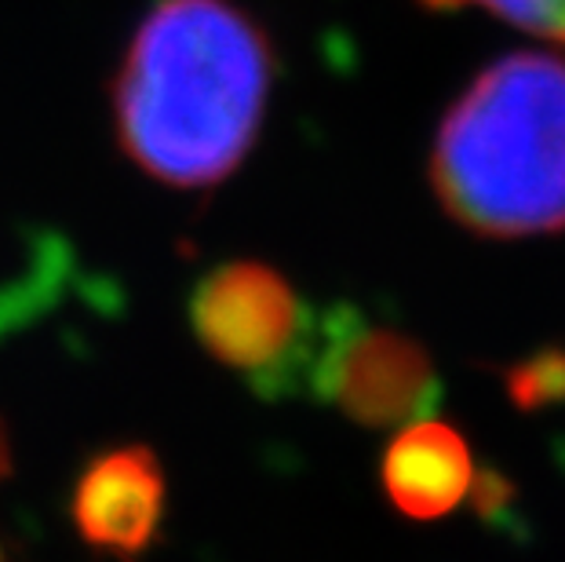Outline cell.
Wrapping results in <instances>:
<instances>
[{"label":"cell","mask_w":565,"mask_h":562,"mask_svg":"<svg viewBox=\"0 0 565 562\" xmlns=\"http://www.w3.org/2000/svg\"><path fill=\"white\" fill-rule=\"evenodd\" d=\"M274 47L237 0H153L110 88L114 136L139 172L204 190L256 147Z\"/></svg>","instance_id":"obj_1"},{"label":"cell","mask_w":565,"mask_h":562,"mask_svg":"<svg viewBox=\"0 0 565 562\" xmlns=\"http://www.w3.org/2000/svg\"><path fill=\"white\" fill-rule=\"evenodd\" d=\"M430 187L471 234L565 231V63L514 52L482 70L441 117Z\"/></svg>","instance_id":"obj_2"},{"label":"cell","mask_w":565,"mask_h":562,"mask_svg":"<svg viewBox=\"0 0 565 562\" xmlns=\"http://www.w3.org/2000/svg\"><path fill=\"white\" fill-rule=\"evenodd\" d=\"M190 326L215 362L245 373L267 399L303 384L315 310L270 263L231 259L212 267L190 296Z\"/></svg>","instance_id":"obj_3"},{"label":"cell","mask_w":565,"mask_h":562,"mask_svg":"<svg viewBox=\"0 0 565 562\" xmlns=\"http://www.w3.org/2000/svg\"><path fill=\"white\" fill-rule=\"evenodd\" d=\"M303 384L362 427L424 421L441 402L427 347L402 329L376 326L351 304L315 315Z\"/></svg>","instance_id":"obj_4"},{"label":"cell","mask_w":565,"mask_h":562,"mask_svg":"<svg viewBox=\"0 0 565 562\" xmlns=\"http://www.w3.org/2000/svg\"><path fill=\"white\" fill-rule=\"evenodd\" d=\"M168 483L158 453L142 442L103 449L77 475L70 519L84 544L136 562L158 541Z\"/></svg>","instance_id":"obj_5"},{"label":"cell","mask_w":565,"mask_h":562,"mask_svg":"<svg viewBox=\"0 0 565 562\" xmlns=\"http://www.w3.org/2000/svg\"><path fill=\"white\" fill-rule=\"evenodd\" d=\"M383 489L402 516L427 522L449 516L475 486V460L460 432L441 421H413L391 438L380 464Z\"/></svg>","instance_id":"obj_6"},{"label":"cell","mask_w":565,"mask_h":562,"mask_svg":"<svg viewBox=\"0 0 565 562\" xmlns=\"http://www.w3.org/2000/svg\"><path fill=\"white\" fill-rule=\"evenodd\" d=\"M503 388L508 399L522 413H540L551 405H565V351L547 347L503 369Z\"/></svg>","instance_id":"obj_7"},{"label":"cell","mask_w":565,"mask_h":562,"mask_svg":"<svg viewBox=\"0 0 565 562\" xmlns=\"http://www.w3.org/2000/svg\"><path fill=\"white\" fill-rule=\"evenodd\" d=\"M427 8L449 11V8H486L492 15L508 19L536 38L565 44V0H419Z\"/></svg>","instance_id":"obj_8"},{"label":"cell","mask_w":565,"mask_h":562,"mask_svg":"<svg viewBox=\"0 0 565 562\" xmlns=\"http://www.w3.org/2000/svg\"><path fill=\"white\" fill-rule=\"evenodd\" d=\"M11 475V442H8V427L0 421V483Z\"/></svg>","instance_id":"obj_9"},{"label":"cell","mask_w":565,"mask_h":562,"mask_svg":"<svg viewBox=\"0 0 565 562\" xmlns=\"http://www.w3.org/2000/svg\"><path fill=\"white\" fill-rule=\"evenodd\" d=\"M0 562H4V552H0Z\"/></svg>","instance_id":"obj_10"}]
</instances>
